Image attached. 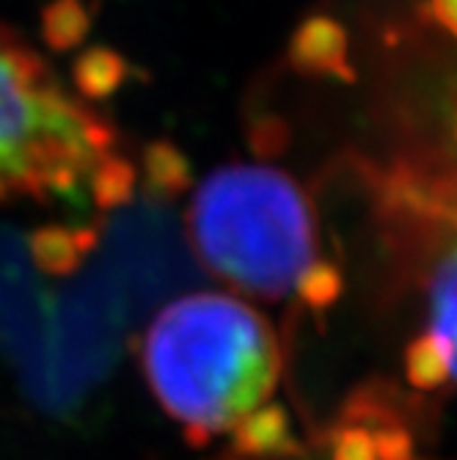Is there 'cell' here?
I'll list each match as a JSON object with an SVG mask.
<instances>
[{
    "label": "cell",
    "mask_w": 457,
    "mask_h": 460,
    "mask_svg": "<svg viewBox=\"0 0 457 460\" xmlns=\"http://www.w3.org/2000/svg\"><path fill=\"white\" fill-rule=\"evenodd\" d=\"M433 12L452 33H457V0H433Z\"/></svg>",
    "instance_id": "cell-12"
},
{
    "label": "cell",
    "mask_w": 457,
    "mask_h": 460,
    "mask_svg": "<svg viewBox=\"0 0 457 460\" xmlns=\"http://www.w3.org/2000/svg\"><path fill=\"white\" fill-rule=\"evenodd\" d=\"M144 375L157 402L207 444L268 405L281 375L270 323L224 292H190L163 306L144 333Z\"/></svg>",
    "instance_id": "cell-1"
},
{
    "label": "cell",
    "mask_w": 457,
    "mask_h": 460,
    "mask_svg": "<svg viewBox=\"0 0 457 460\" xmlns=\"http://www.w3.org/2000/svg\"><path fill=\"white\" fill-rule=\"evenodd\" d=\"M188 234L207 270L259 301L293 296L322 262L309 196L270 165L234 163L207 177L190 199Z\"/></svg>",
    "instance_id": "cell-2"
},
{
    "label": "cell",
    "mask_w": 457,
    "mask_h": 460,
    "mask_svg": "<svg viewBox=\"0 0 457 460\" xmlns=\"http://www.w3.org/2000/svg\"><path fill=\"white\" fill-rule=\"evenodd\" d=\"M141 188L146 193V201L165 204L177 196L188 193L190 188V163L169 141H154L144 149L141 160Z\"/></svg>",
    "instance_id": "cell-6"
},
{
    "label": "cell",
    "mask_w": 457,
    "mask_h": 460,
    "mask_svg": "<svg viewBox=\"0 0 457 460\" xmlns=\"http://www.w3.org/2000/svg\"><path fill=\"white\" fill-rule=\"evenodd\" d=\"M342 48L345 41L334 22L312 20L298 31L293 41V61L301 69H312V72H339L345 61Z\"/></svg>",
    "instance_id": "cell-9"
},
{
    "label": "cell",
    "mask_w": 457,
    "mask_h": 460,
    "mask_svg": "<svg viewBox=\"0 0 457 460\" xmlns=\"http://www.w3.org/2000/svg\"><path fill=\"white\" fill-rule=\"evenodd\" d=\"M92 28V9L86 0H50L41 12V33L53 50H72Z\"/></svg>",
    "instance_id": "cell-11"
},
{
    "label": "cell",
    "mask_w": 457,
    "mask_h": 460,
    "mask_svg": "<svg viewBox=\"0 0 457 460\" xmlns=\"http://www.w3.org/2000/svg\"><path fill=\"white\" fill-rule=\"evenodd\" d=\"M72 77L77 92L86 100H108L113 97L130 77V61H124L121 53L110 48H89L86 53H80Z\"/></svg>",
    "instance_id": "cell-8"
},
{
    "label": "cell",
    "mask_w": 457,
    "mask_h": 460,
    "mask_svg": "<svg viewBox=\"0 0 457 460\" xmlns=\"http://www.w3.org/2000/svg\"><path fill=\"white\" fill-rule=\"evenodd\" d=\"M97 245H100V229L94 226L48 224L31 232L28 254L39 273L66 279L80 270V265L94 254Z\"/></svg>",
    "instance_id": "cell-5"
},
{
    "label": "cell",
    "mask_w": 457,
    "mask_h": 460,
    "mask_svg": "<svg viewBox=\"0 0 457 460\" xmlns=\"http://www.w3.org/2000/svg\"><path fill=\"white\" fill-rule=\"evenodd\" d=\"M0 193H6V190H4V185H0Z\"/></svg>",
    "instance_id": "cell-13"
},
{
    "label": "cell",
    "mask_w": 457,
    "mask_h": 460,
    "mask_svg": "<svg viewBox=\"0 0 457 460\" xmlns=\"http://www.w3.org/2000/svg\"><path fill=\"white\" fill-rule=\"evenodd\" d=\"M234 449L240 455H281L293 449V436H289V420L284 408L278 405H262L254 413H248L232 428Z\"/></svg>",
    "instance_id": "cell-7"
},
{
    "label": "cell",
    "mask_w": 457,
    "mask_h": 460,
    "mask_svg": "<svg viewBox=\"0 0 457 460\" xmlns=\"http://www.w3.org/2000/svg\"><path fill=\"white\" fill-rule=\"evenodd\" d=\"M136 185H138L136 165L113 152L105 155L94 165V172L89 174V182H86L94 204L102 213H116L121 207H127L133 201Z\"/></svg>",
    "instance_id": "cell-10"
},
{
    "label": "cell",
    "mask_w": 457,
    "mask_h": 460,
    "mask_svg": "<svg viewBox=\"0 0 457 460\" xmlns=\"http://www.w3.org/2000/svg\"><path fill=\"white\" fill-rule=\"evenodd\" d=\"M113 130L72 102L25 45L0 36V185L6 193L69 199L113 152Z\"/></svg>",
    "instance_id": "cell-3"
},
{
    "label": "cell",
    "mask_w": 457,
    "mask_h": 460,
    "mask_svg": "<svg viewBox=\"0 0 457 460\" xmlns=\"http://www.w3.org/2000/svg\"><path fill=\"white\" fill-rule=\"evenodd\" d=\"M408 369L422 386H457V248L433 273L427 323L408 353Z\"/></svg>",
    "instance_id": "cell-4"
}]
</instances>
